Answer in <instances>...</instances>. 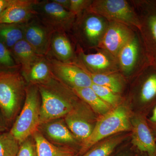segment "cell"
I'll list each match as a JSON object with an SVG mask.
<instances>
[{
	"label": "cell",
	"mask_w": 156,
	"mask_h": 156,
	"mask_svg": "<svg viewBox=\"0 0 156 156\" xmlns=\"http://www.w3.org/2000/svg\"><path fill=\"white\" fill-rule=\"evenodd\" d=\"M37 85L41 97V125L65 117L72 111L76 102L74 96L55 76Z\"/></svg>",
	"instance_id": "cell-1"
},
{
	"label": "cell",
	"mask_w": 156,
	"mask_h": 156,
	"mask_svg": "<svg viewBox=\"0 0 156 156\" xmlns=\"http://www.w3.org/2000/svg\"><path fill=\"white\" fill-rule=\"evenodd\" d=\"M15 69L0 68V112L6 123L15 118L25 97V79Z\"/></svg>",
	"instance_id": "cell-2"
},
{
	"label": "cell",
	"mask_w": 156,
	"mask_h": 156,
	"mask_svg": "<svg viewBox=\"0 0 156 156\" xmlns=\"http://www.w3.org/2000/svg\"><path fill=\"white\" fill-rule=\"evenodd\" d=\"M23 107L10 132L20 144L33 135L41 125V97L37 85L26 87Z\"/></svg>",
	"instance_id": "cell-3"
},
{
	"label": "cell",
	"mask_w": 156,
	"mask_h": 156,
	"mask_svg": "<svg viewBox=\"0 0 156 156\" xmlns=\"http://www.w3.org/2000/svg\"><path fill=\"white\" fill-rule=\"evenodd\" d=\"M131 127L128 109L123 105L116 107L96 122L92 134L82 143L80 154H83L106 137L128 131Z\"/></svg>",
	"instance_id": "cell-4"
},
{
	"label": "cell",
	"mask_w": 156,
	"mask_h": 156,
	"mask_svg": "<svg viewBox=\"0 0 156 156\" xmlns=\"http://www.w3.org/2000/svg\"><path fill=\"white\" fill-rule=\"evenodd\" d=\"M89 12L101 16L110 22L141 27L139 19L129 4L124 0H98L92 2L87 9Z\"/></svg>",
	"instance_id": "cell-5"
},
{
	"label": "cell",
	"mask_w": 156,
	"mask_h": 156,
	"mask_svg": "<svg viewBox=\"0 0 156 156\" xmlns=\"http://www.w3.org/2000/svg\"><path fill=\"white\" fill-rule=\"evenodd\" d=\"M37 17L53 32L65 33L72 26L75 15L51 1H37Z\"/></svg>",
	"instance_id": "cell-6"
},
{
	"label": "cell",
	"mask_w": 156,
	"mask_h": 156,
	"mask_svg": "<svg viewBox=\"0 0 156 156\" xmlns=\"http://www.w3.org/2000/svg\"><path fill=\"white\" fill-rule=\"evenodd\" d=\"M53 75L72 89L91 87V77L80 66L73 63L64 62L56 58H48Z\"/></svg>",
	"instance_id": "cell-7"
},
{
	"label": "cell",
	"mask_w": 156,
	"mask_h": 156,
	"mask_svg": "<svg viewBox=\"0 0 156 156\" xmlns=\"http://www.w3.org/2000/svg\"><path fill=\"white\" fill-rule=\"evenodd\" d=\"M66 126L82 143L90 136L96 122L92 112L81 102H76L70 112L65 117Z\"/></svg>",
	"instance_id": "cell-8"
},
{
	"label": "cell",
	"mask_w": 156,
	"mask_h": 156,
	"mask_svg": "<svg viewBox=\"0 0 156 156\" xmlns=\"http://www.w3.org/2000/svg\"><path fill=\"white\" fill-rule=\"evenodd\" d=\"M36 17L24 24V39L38 55L47 56L54 32Z\"/></svg>",
	"instance_id": "cell-9"
},
{
	"label": "cell",
	"mask_w": 156,
	"mask_h": 156,
	"mask_svg": "<svg viewBox=\"0 0 156 156\" xmlns=\"http://www.w3.org/2000/svg\"><path fill=\"white\" fill-rule=\"evenodd\" d=\"M131 127L133 145L148 156H156V138L144 116L134 117Z\"/></svg>",
	"instance_id": "cell-10"
},
{
	"label": "cell",
	"mask_w": 156,
	"mask_h": 156,
	"mask_svg": "<svg viewBox=\"0 0 156 156\" xmlns=\"http://www.w3.org/2000/svg\"><path fill=\"white\" fill-rule=\"evenodd\" d=\"M134 37L128 26L119 22H110L98 44L101 48L117 56L122 48Z\"/></svg>",
	"instance_id": "cell-11"
},
{
	"label": "cell",
	"mask_w": 156,
	"mask_h": 156,
	"mask_svg": "<svg viewBox=\"0 0 156 156\" xmlns=\"http://www.w3.org/2000/svg\"><path fill=\"white\" fill-rule=\"evenodd\" d=\"M36 0H11L0 16V25L24 24L37 17L35 10Z\"/></svg>",
	"instance_id": "cell-12"
},
{
	"label": "cell",
	"mask_w": 156,
	"mask_h": 156,
	"mask_svg": "<svg viewBox=\"0 0 156 156\" xmlns=\"http://www.w3.org/2000/svg\"><path fill=\"white\" fill-rule=\"evenodd\" d=\"M47 136L56 143L67 146L77 143L76 138L67 126L59 119L53 120L40 125Z\"/></svg>",
	"instance_id": "cell-13"
},
{
	"label": "cell",
	"mask_w": 156,
	"mask_h": 156,
	"mask_svg": "<svg viewBox=\"0 0 156 156\" xmlns=\"http://www.w3.org/2000/svg\"><path fill=\"white\" fill-rule=\"evenodd\" d=\"M11 50L12 55L20 66L24 79L28 75L33 65L43 57L36 53L24 39L17 43Z\"/></svg>",
	"instance_id": "cell-14"
},
{
	"label": "cell",
	"mask_w": 156,
	"mask_h": 156,
	"mask_svg": "<svg viewBox=\"0 0 156 156\" xmlns=\"http://www.w3.org/2000/svg\"><path fill=\"white\" fill-rule=\"evenodd\" d=\"M82 31L87 42L97 44L103 36L107 27L102 18L97 15H89L83 21Z\"/></svg>",
	"instance_id": "cell-15"
},
{
	"label": "cell",
	"mask_w": 156,
	"mask_h": 156,
	"mask_svg": "<svg viewBox=\"0 0 156 156\" xmlns=\"http://www.w3.org/2000/svg\"><path fill=\"white\" fill-rule=\"evenodd\" d=\"M33 136L36 145L37 156H74L73 148L54 145L46 139L41 133L37 131Z\"/></svg>",
	"instance_id": "cell-16"
},
{
	"label": "cell",
	"mask_w": 156,
	"mask_h": 156,
	"mask_svg": "<svg viewBox=\"0 0 156 156\" xmlns=\"http://www.w3.org/2000/svg\"><path fill=\"white\" fill-rule=\"evenodd\" d=\"M50 50L55 58L64 62H69L74 56L72 46L65 33L54 32L51 39Z\"/></svg>",
	"instance_id": "cell-17"
},
{
	"label": "cell",
	"mask_w": 156,
	"mask_h": 156,
	"mask_svg": "<svg viewBox=\"0 0 156 156\" xmlns=\"http://www.w3.org/2000/svg\"><path fill=\"white\" fill-rule=\"evenodd\" d=\"M53 76L48 57L43 56L33 65L25 80L29 84L37 85L46 83Z\"/></svg>",
	"instance_id": "cell-18"
},
{
	"label": "cell",
	"mask_w": 156,
	"mask_h": 156,
	"mask_svg": "<svg viewBox=\"0 0 156 156\" xmlns=\"http://www.w3.org/2000/svg\"><path fill=\"white\" fill-rule=\"evenodd\" d=\"M138 52V41L134 36L122 48L118 55L120 65L125 73H130L134 68L137 60Z\"/></svg>",
	"instance_id": "cell-19"
},
{
	"label": "cell",
	"mask_w": 156,
	"mask_h": 156,
	"mask_svg": "<svg viewBox=\"0 0 156 156\" xmlns=\"http://www.w3.org/2000/svg\"><path fill=\"white\" fill-rule=\"evenodd\" d=\"M72 89L76 95L87 103L96 113L104 115L112 109L111 106L101 99L91 87Z\"/></svg>",
	"instance_id": "cell-20"
},
{
	"label": "cell",
	"mask_w": 156,
	"mask_h": 156,
	"mask_svg": "<svg viewBox=\"0 0 156 156\" xmlns=\"http://www.w3.org/2000/svg\"><path fill=\"white\" fill-rule=\"evenodd\" d=\"M24 24L0 25V41L9 49H12L17 43L24 39Z\"/></svg>",
	"instance_id": "cell-21"
},
{
	"label": "cell",
	"mask_w": 156,
	"mask_h": 156,
	"mask_svg": "<svg viewBox=\"0 0 156 156\" xmlns=\"http://www.w3.org/2000/svg\"><path fill=\"white\" fill-rule=\"evenodd\" d=\"M125 137L118 135L108 138L98 143L81 156H110Z\"/></svg>",
	"instance_id": "cell-22"
},
{
	"label": "cell",
	"mask_w": 156,
	"mask_h": 156,
	"mask_svg": "<svg viewBox=\"0 0 156 156\" xmlns=\"http://www.w3.org/2000/svg\"><path fill=\"white\" fill-rule=\"evenodd\" d=\"M156 100V73L147 76L142 84L139 100L144 107L150 105Z\"/></svg>",
	"instance_id": "cell-23"
},
{
	"label": "cell",
	"mask_w": 156,
	"mask_h": 156,
	"mask_svg": "<svg viewBox=\"0 0 156 156\" xmlns=\"http://www.w3.org/2000/svg\"><path fill=\"white\" fill-rule=\"evenodd\" d=\"M81 58L85 65L94 70L103 71L110 69L113 64L111 60L104 53H97L86 54L80 53Z\"/></svg>",
	"instance_id": "cell-24"
},
{
	"label": "cell",
	"mask_w": 156,
	"mask_h": 156,
	"mask_svg": "<svg viewBox=\"0 0 156 156\" xmlns=\"http://www.w3.org/2000/svg\"><path fill=\"white\" fill-rule=\"evenodd\" d=\"M84 70L91 77L93 83L106 87L116 94L122 91V84L118 76L106 74L92 73Z\"/></svg>",
	"instance_id": "cell-25"
},
{
	"label": "cell",
	"mask_w": 156,
	"mask_h": 156,
	"mask_svg": "<svg viewBox=\"0 0 156 156\" xmlns=\"http://www.w3.org/2000/svg\"><path fill=\"white\" fill-rule=\"evenodd\" d=\"M20 145L10 132L0 133V156H16Z\"/></svg>",
	"instance_id": "cell-26"
},
{
	"label": "cell",
	"mask_w": 156,
	"mask_h": 156,
	"mask_svg": "<svg viewBox=\"0 0 156 156\" xmlns=\"http://www.w3.org/2000/svg\"><path fill=\"white\" fill-rule=\"evenodd\" d=\"M91 88L101 99L108 104L111 106L116 107L121 100L120 96L110 89L92 83Z\"/></svg>",
	"instance_id": "cell-27"
},
{
	"label": "cell",
	"mask_w": 156,
	"mask_h": 156,
	"mask_svg": "<svg viewBox=\"0 0 156 156\" xmlns=\"http://www.w3.org/2000/svg\"><path fill=\"white\" fill-rule=\"evenodd\" d=\"M0 66L8 68H16L20 66L16 64L12 53L9 48L0 41Z\"/></svg>",
	"instance_id": "cell-28"
},
{
	"label": "cell",
	"mask_w": 156,
	"mask_h": 156,
	"mask_svg": "<svg viewBox=\"0 0 156 156\" xmlns=\"http://www.w3.org/2000/svg\"><path fill=\"white\" fill-rule=\"evenodd\" d=\"M16 156H37L36 145L34 138L30 137L21 143Z\"/></svg>",
	"instance_id": "cell-29"
},
{
	"label": "cell",
	"mask_w": 156,
	"mask_h": 156,
	"mask_svg": "<svg viewBox=\"0 0 156 156\" xmlns=\"http://www.w3.org/2000/svg\"><path fill=\"white\" fill-rule=\"evenodd\" d=\"M92 2L89 0H70L69 11L77 16L84 10H87Z\"/></svg>",
	"instance_id": "cell-30"
},
{
	"label": "cell",
	"mask_w": 156,
	"mask_h": 156,
	"mask_svg": "<svg viewBox=\"0 0 156 156\" xmlns=\"http://www.w3.org/2000/svg\"><path fill=\"white\" fill-rule=\"evenodd\" d=\"M148 24L151 34L156 44V14L151 15L149 18Z\"/></svg>",
	"instance_id": "cell-31"
},
{
	"label": "cell",
	"mask_w": 156,
	"mask_h": 156,
	"mask_svg": "<svg viewBox=\"0 0 156 156\" xmlns=\"http://www.w3.org/2000/svg\"><path fill=\"white\" fill-rule=\"evenodd\" d=\"M53 2L63 7L64 9L69 11L70 7V0H52Z\"/></svg>",
	"instance_id": "cell-32"
},
{
	"label": "cell",
	"mask_w": 156,
	"mask_h": 156,
	"mask_svg": "<svg viewBox=\"0 0 156 156\" xmlns=\"http://www.w3.org/2000/svg\"><path fill=\"white\" fill-rule=\"evenodd\" d=\"M11 1V0H0V16L9 6Z\"/></svg>",
	"instance_id": "cell-33"
},
{
	"label": "cell",
	"mask_w": 156,
	"mask_h": 156,
	"mask_svg": "<svg viewBox=\"0 0 156 156\" xmlns=\"http://www.w3.org/2000/svg\"><path fill=\"white\" fill-rule=\"evenodd\" d=\"M6 122L2 114H0V133H2L6 129Z\"/></svg>",
	"instance_id": "cell-34"
},
{
	"label": "cell",
	"mask_w": 156,
	"mask_h": 156,
	"mask_svg": "<svg viewBox=\"0 0 156 156\" xmlns=\"http://www.w3.org/2000/svg\"><path fill=\"white\" fill-rule=\"evenodd\" d=\"M149 121L152 122H156V105L153 109L152 113Z\"/></svg>",
	"instance_id": "cell-35"
},
{
	"label": "cell",
	"mask_w": 156,
	"mask_h": 156,
	"mask_svg": "<svg viewBox=\"0 0 156 156\" xmlns=\"http://www.w3.org/2000/svg\"><path fill=\"white\" fill-rule=\"evenodd\" d=\"M147 122L151 129L154 135L156 136V122H150L149 121H148V122Z\"/></svg>",
	"instance_id": "cell-36"
},
{
	"label": "cell",
	"mask_w": 156,
	"mask_h": 156,
	"mask_svg": "<svg viewBox=\"0 0 156 156\" xmlns=\"http://www.w3.org/2000/svg\"><path fill=\"white\" fill-rule=\"evenodd\" d=\"M74 156H78L77 155H75Z\"/></svg>",
	"instance_id": "cell-37"
},
{
	"label": "cell",
	"mask_w": 156,
	"mask_h": 156,
	"mask_svg": "<svg viewBox=\"0 0 156 156\" xmlns=\"http://www.w3.org/2000/svg\"></svg>",
	"instance_id": "cell-38"
}]
</instances>
